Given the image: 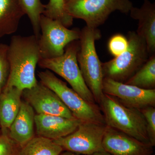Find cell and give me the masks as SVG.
Listing matches in <instances>:
<instances>
[{
	"instance_id": "6da1fadb",
	"label": "cell",
	"mask_w": 155,
	"mask_h": 155,
	"mask_svg": "<svg viewBox=\"0 0 155 155\" xmlns=\"http://www.w3.org/2000/svg\"><path fill=\"white\" fill-rule=\"evenodd\" d=\"M8 56L10 72L4 88L16 87L23 91L35 86L38 82L35 70L41 59L38 39L36 36L33 35L12 37Z\"/></svg>"
},
{
	"instance_id": "7a4b0ae2",
	"label": "cell",
	"mask_w": 155,
	"mask_h": 155,
	"mask_svg": "<svg viewBox=\"0 0 155 155\" xmlns=\"http://www.w3.org/2000/svg\"><path fill=\"white\" fill-rule=\"evenodd\" d=\"M101 38L98 28L85 26L81 30L79 49L77 61L87 86L93 95L96 103L99 104L104 93L102 63L96 50V41Z\"/></svg>"
},
{
	"instance_id": "3957f363",
	"label": "cell",
	"mask_w": 155,
	"mask_h": 155,
	"mask_svg": "<svg viewBox=\"0 0 155 155\" xmlns=\"http://www.w3.org/2000/svg\"><path fill=\"white\" fill-rule=\"evenodd\" d=\"M99 104L107 126L150 143L146 122L140 110L126 107L115 97L105 94Z\"/></svg>"
},
{
	"instance_id": "277c9868",
	"label": "cell",
	"mask_w": 155,
	"mask_h": 155,
	"mask_svg": "<svg viewBox=\"0 0 155 155\" xmlns=\"http://www.w3.org/2000/svg\"><path fill=\"white\" fill-rule=\"evenodd\" d=\"M128 47L120 55L102 63L104 78L125 83L148 61L150 55L144 39L135 31L127 33Z\"/></svg>"
},
{
	"instance_id": "5b68a950",
	"label": "cell",
	"mask_w": 155,
	"mask_h": 155,
	"mask_svg": "<svg viewBox=\"0 0 155 155\" xmlns=\"http://www.w3.org/2000/svg\"><path fill=\"white\" fill-rule=\"evenodd\" d=\"M38 75L40 82L55 93L75 118L81 121L106 124L102 113L97 104L84 99L49 70L39 72Z\"/></svg>"
},
{
	"instance_id": "8992f818",
	"label": "cell",
	"mask_w": 155,
	"mask_h": 155,
	"mask_svg": "<svg viewBox=\"0 0 155 155\" xmlns=\"http://www.w3.org/2000/svg\"><path fill=\"white\" fill-rule=\"evenodd\" d=\"M79 41L69 44L63 55L57 58L41 59L40 67L54 72L67 81L75 91L88 102L96 104L92 94L85 83L77 61Z\"/></svg>"
},
{
	"instance_id": "52a82bcc",
	"label": "cell",
	"mask_w": 155,
	"mask_h": 155,
	"mask_svg": "<svg viewBox=\"0 0 155 155\" xmlns=\"http://www.w3.org/2000/svg\"><path fill=\"white\" fill-rule=\"evenodd\" d=\"M133 7L130 0H65L67 14L82 19L91 28L103 25L114 11L127 14Z\"/></svg>"
},
{
	"instance_id": "ba28073f",
	"label": "cell",
	"mask_w": 155,
	"mask_h": 155,
	"mask_svg": "<svg viewBox=\"0 0 155 155\" xmlns=\"http://www.w3.org/2000/svg\"><path fill=\"white\" fill-rule=\"evenodd\" d=\"M40 26L41 33L38 44L41 59L62 55L67 45L80 38L81 30L78 28L69 29L59 21L43 14Z\"/></svg>"
},
{
	"instance_id": "9c48e42d",
	"label": "cell",
	"mask_w": 155,
	"mask_h": 155,
	"mask_svg": "<svg viewBox=\"0 0 155 155\" xmlns=\"http://www.w3.org/2000/svg\"><path fill=\"white\" fill-rule=\"evenodd\" d=\"M106 127L105 124L81 121L74 132L54 141L64 151L81 155L92 154L104 151L102 142Z\"/></svg>"
},
{
	"instance_id": "30bf717a",
	"label": "cell",
	"mask_w": 155,
	"mask_h": 155,
	"mask_svg": "<svg viewBox=\"0 0 155 155\" xmlns=\"http://www.w3.org/2000/svg\"><path fill=\"white\" fill-rule=\"evenodd\" d=\"M104 94L116 97L126 107L140 110L155 107V89L146 90L104 78Z\"/></svg>"
},
{
	"instance_id": "8fae6325",
	"label": "cell",
	"mask_w": 155,
	"mask_h": 155,
	"mask_svg": "<svg viewBox=\"0 0 155 155\" xmlns=\"http://www.w3.org/2000/svg\"><path fill=\"white\" fill-rule=\"evenodd\" d=\"M22 96L36 114L75 118L55 93L40 81L33 87L24 90Z\"/></svg>"
},
{
	"instance_id": "7c38bea8",
	"label": "cell",
	"mask_w": 155,
	"mask_h": 155,
	"mask_svg": "<svg viewBox=\"0 0 155 155\" xmlns=\"http://www.w3.org/2000/svg\"><path fill=\"white\" fill-rule=\"evenodd\" d=\"M103 148L112 155H152L153 147L107 126L103 138Z\"/></svg>"
},
{
	"instance_id": "4fadbf2b",
	"label": "cell",
	"mask_w": 155,
	"mask_h": 155,
	"mask_svg": "<svg viewBox=\"0 0 155 155\" xmlns=\"http://www.w3.org/2000/svg\"><path fill=\"white\" fill-rule=\"evenodd\" d=\"M81 121L63 116L35 114V130L38 136L55 140L74 132Z\"/></svg>"
},
{
	"instance_id": "5bb4252c",
	"label": "cell",
	"mask_w": 155,
	"mask_h": 155,
	"mask_svg": "<svg viewBox=\"0 0 155 155\" xmlns=\"http://www.w3.org/2000/svg\"><path fill=\"white\" fill-rule=\"evenodd\" d=\"M130 17L138 21L137 33L144 39L150 57L155 54V4L144 0L140 8L133 7Z\"/></svg>"
},
{
	"instance_id": "9a60e30c",
	"label": "cell",
	"mask_w": 155,
	"mask_h": 155,
	"mask_svg": "<svg viewBox=\"0 0 155 155\" xmlns=\"http://www.w3.org/2000/svg\"><path fill=\"white\" fill-rule=\"evenodd\" d=\"M35 112L25 101H22L17 117L9 128L8 135L22 147L35 136Z\"/></svg>"
},
{
	"instance_id": "2e32d148",
	"label": "cell",
	"mask_w": 155,
	"mask_h": 155,
	"mask_svg": "<svg viewBox=\"0 0 155 155\" xmlns=\"http://www.w3.org/2000/svg\"><path fill=\"white\" fill-rule=\"evenodd\" d=\"M23 91L16 87L4 88L0 94V126L2 134L9 128L19 113Z\"/></svg>"
},
{
	"instance_id": "e0dca14e",
	"label": "cell",
	"mask_w": 155,
	"mask_h": 155,
	"mask_svg": "<svg viewBox=\"0 0 155 155\" xmlns=\"http://www.w3.org/2000/svg\"><path fill=\"white\" fill-rule=\"evenodd\" d=\"M25 14L19 0H0V37L16 32Z\"/></svg>"
},
{
	"instance_id": "ac0fdd59",
	"label": "cell",
	"mask_w": 155,
	"mask_h": 155,
	"mask_svg": "<svg viewBox=\"0 0 155 155\" xmlns=\"http://www.w3.org/2000/svg\"><path fill=\"white\" fill-rule=\"evenodd\" d=\"M63 151L54 140L37 136L20 148L17 155H58Z\"/></svg>"
},
{
	"instance_id": "d6986e66",
	"label": "cell",
	"mask_w": 155,
	"mask_h": 155,
	"mask_svg": "<svg viewBox=\"0 0 155 155\" xmlns=\"http://www.w3.org/2000/svg\"><path fill=\"white\" fill-rule=\"evenodd\" d=\"M125 83L143 89H154L155 54L150 56L146 63Z\"/></svg>"
},
{
	"instance_id": "ffe728a7",
	"label": "cell",
	"mask_w": 155,
	"mask_h": 155,
	"mask_svg": "<svg viewBox=\"0 0 155 155\" xmlns=\"http://www.w3.org/2000/svg\"><path fill=\"white\" fill-rule=\"evenodd\" d=\"M43 15L59 21L67 28L73 24V18L65 9V0H49L48 4L45 5Z\"/></svg>"
},
{
	"instance_id": "44dd1931",
	"label": "cell",
	"mask_w": 155,
	"mask_h": 155,
	"mask_svg": "<svg viewBox=\"0 0 155 155\" xmlns=\"http://www.w3.org/2000/svg\"><path fill=\"white\" fill-rule=\"evenodd\" d=\"M22 8L29 19L34 35L38 39L40 35L41 17L43 14L45 5L42 4L40 0H19Z\"/></svg>"
},
{
	"instance_id": "7402d4cb",
	"label": "cell",
	"mask_w": 155,
	"mask_h": 155,
	"mask_svg": "<svg viewBox=\"0 0 155 155\" xmlns=\"http://www.w3.org/2000/svg\"><path fill=\"white\" fill-rule=\"evenodd\" d=\"M8 49V45L0 44V94L5 86L10 72Z\"/></svg>"
},
{
	"instance_id": "603a6c76",
	"label": "cell",
	"mask_w": 155,
	"mask_h": 155,
	"mask_svg": "<svg viewBox=\"0 0 155 155\" xmlns=\"http://www.w3.org/2000/svg\"><path fill=\"white\" fill-rule=\"evenodd\" d=\"M147 124V133L150 144L155 146V108L150 107L140 110Z\"/></svg>"
},
{
	"instance_id": "cb8c5ba5",
	"label": "cell",
	"mask_w": 155,
	"mask_h": 155,
	"mask_svg": "<svg viewBox=\"0 0 155 155\" xmlns=\"http://www.w3.org/2000/svg\"><path fill=\"white\" fill-rule=\"evenodd\" d=\"M128 40L124 35L117 34L112 37L108 42L109 52L114 57L120 55L127 49Z\"/></svg>"
},
{
	"instance_id": "d4e9b609",
	"label": "cell",
	"mask_w": 155,
	"mask_h": 155,
	"mask_svg": "<svg viewBox=\"0 0 155 155\" xmlns=\"http://www.w3.org/2000/svg\"><path fill=\"white\" fill-rule=\"evenodd\" d=\"M20 147L8 134L0 135V155H17Z\"/></svg>"
},
{
	"instance_id": "484cf974",
	"label": "cell",
	"mask_w": 155,
	"mask_h": 155,
	"mask_svg": "<svg viewBox=\"0 0 155 155\" xmlns=\"http://www.w3.org/2000/svg\"><path fill=\"white\" fill-rule=\"evenodd\" d=\"M89 155H112L110 153L106 151H103L98 152L94 153L92 154Z\"/></svg>"
},
{
	"instance_id": "4316f807",
	"label": "cell",
	"mask_w": 155,
	"mask_h": 155,
	"mask_svg": "<svg viewBox=\"0 0 155 155\" xmlns=\"http://www.w3.org/2000/svg\"><path fill=\"white\" fill-rule=\"evenodd\" d=\"M58 155H81L75 153H72V152L68 151H63L60 154Z\"/></svg>"
},
{
	"instance_id": "83f0119b",
	"label": "cell",
	"mask_w": 155,
	"mask_h": 155,
	"mask_svg": "<svg viewBox=\"0 0 155 155\" xmlns=\"http://www.w3.org/2000/svg\"><path fill=\"white\" fill-rule=\"evenodd\" d=\"M1 134H2V131H1V126H0V135H1Z\"/></svg>"
},
{
	"instance_id": "f1b7e54d",
	"label": "cell",
	"mask_w": 155,
	"mask_h": 155,
	"mask_svg": "<svg viewBox=\"0 0 155 155\" xmlns=\"http://www.w3.org/2000/svg\"><path fill=\"white\" fill-rule=\"evenodd\" d=\"M152 155H155L154 153Z\"/></svg>"
}]
</instances>
